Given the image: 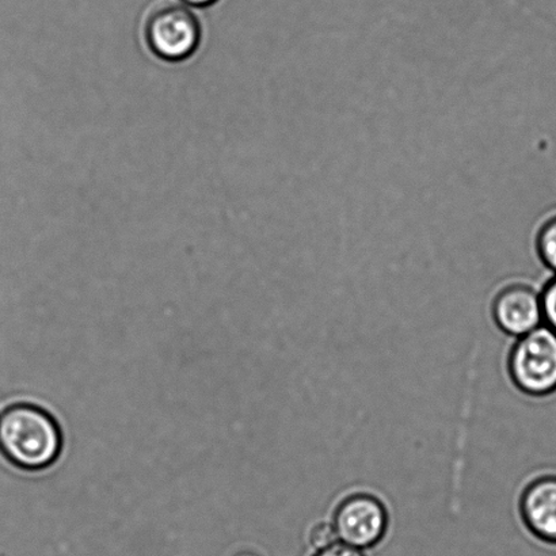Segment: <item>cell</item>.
Returning <instances> with one entry per match:
<instances>
[{
    "label": "cell",
    "instance_id": "cell-8",
    "mask_svg": "<svg viewBox=\"0 0 556 556\" xmlns=\"http://www.w3.org/2000/svg\"><path fill=\"white\" fill-rule=\"evenodd\" d=\"M308 541L315 552H320L338 542L337 533L332 522L320 521L311 528Z\"/></svg>",
    "mask_w": 556,
    "mask_h": 556
},
{
    "label": "cell",
    "instance_id": "cell-6",
    "mask_svg": "<svg viewBox=\"0 0 556 556\" xmlns=\"http://www.w3.org/2000/svg\"><path fill=\"white\" fill-rule=\"evenodd\" d=\"M520 515L539 541L556 544V476L533 479L520 498Z\"/></svg>",
    "mask_w": 556,
    "mask_h": 556
},
{
    "label": "cell",
    "instance_id": "cell-9",
    "mask_svg": "<svg viewBox=\"0 0 556 556\" xmlns=\"http://www.w3.org/2000/svg\"><path fill=\"white\" fill-rule=\"evenodd\" d=\"M541 296L544 325L556 332V276L544 287Z\"/></svg>",
    "mask_w": 556,
    "mask_h": 556
},
{
    "label": "cell",
    "instance_id": "cell-12",
    "mask_svg": "<svg viewBox=\"0 0 556 556\" xmlns=\"http://www.w3.org/2000/svg\"><path fill=\"white\" fill-rule=\"evenodd\" d=\"M233 556H258V555L257 554H253V553L244 552V553H239V554L233 555Z\"/></svg>",
    "mask_w": 556,
    "mask_h": 556
},
{
    "label": "cell",
    "instance_id": "cell-7",
    "mask_svg": "<svg viewBox=\"0 0 556 556\" xmlns=\"http://www.w3.org/2000/svg\"><path fill=\"white\" fill-rule=\"evenodd\" d=\"M536 252L542 263L556 276V216L549 217L539 228Z\"/></svg>",
    "mask_w": 556,
    "mask_h": 556
},
{
    "label": "cell",
    "instance_id": "cell-11",
    "mask_svg": "<svg viewBox=\"0 0 556 556\" xmlns=\"http://www.w3.org/2000/svg\"><path fill=\"white\" fill-rule=\"evenodd\" d=\"M181 2L185 5H190V8H208V5H212L217 2V0H181Z\"/></svg>",
    "mask_w": 556,
    "mask_h": 556
},
{
    "label": "cell",
    "instance_id": "cell-10",
    "mask_svg": "<svg viewBox=\"0 0 556 556\" xmlns=\"http://www.w3.org/2000/svg\"><path fill=\"white\" fill-rule=\"evenodd\" d=\"M314 556H365V554L363 549L354 548L348 546V544L337 542L330 547L320 549V552H315Z\"/></svg>",
    "mask_w": 556,
    "mask_h": 556
},
{
    "label": "cell",
    "instance_id": "cell-2",
    "mask_svg": "<svg viewBox=\"0 0 556 556\" xmlns=\"http://www.w3.org/2000/svg\"><path fill=\"white\" fill-rule=\"evenodd\" d=\"M508 369L517 389L531 396L556 392V332L542 325L516 341Z\"/></svg>",
    "mask_w": 556,
    "mask_h": 556
},
{
    "label": "cell",
    "instance_id": "cell-4",
    "mask_svg": "<svg viewBox=\"0 0 556 556\" xmlns=\"http://www.w3.org/2000/svg\"><path fill=\"white\" fill-rule=\"evenodd\" d=\"M331 522L338 542L364 552L384 538L389 528V511L375 495L357 493L349 495L338 505Z\"/></svg>",
    "mask_w": 556,
    "mask_h": 556
},
{
    "label": "cell",
    "instance_id": "cell-5",
    "mask_svg": "<svg viewBox=\"0 0 556 556\" xmlns=\"http://www.w3.org/2000/svg\"><path fill=\"white\" fill-rule=\"evenodd\" d=\"M493 316L506 334L526 336L544 324L541 293L527 283H510L495 296Z\"/></svg>",
    "mask_w": 556,
    "mask_h": 556
},
{
    "label": "cell",
    "instance_id": "cell-1",
    "mask_svg": "<svg viewBox=\"0 0 556 556\" xmlns=\"http://www.w3.org/2000/svg\"><path fill=\"white\" fill-rule=\"evenodd\" d=\"M62 445L58 422L42 408L18 403L0 414V452L11 465L43 470L58 460Z\"/></svg>",
    "mask_w": 556,
    "mask_h": 556
},
{
    "label": "cell",
    "instance_id": "cell-3",
    "mask_svg": "<svg viewBox=\"0 0 556 556\" xmlns=\"http://www.w3.org/2000/svg\"><path fill=\"white\" fill-rule=\"evenodd\" d=\"M144 36L156 58L177 63L198 51L201 26L188 5L166 3L157 5L147 16Z\"/></svg>",
    "mask_w": 556,
    "mask_h": 556
}]
</instances>
